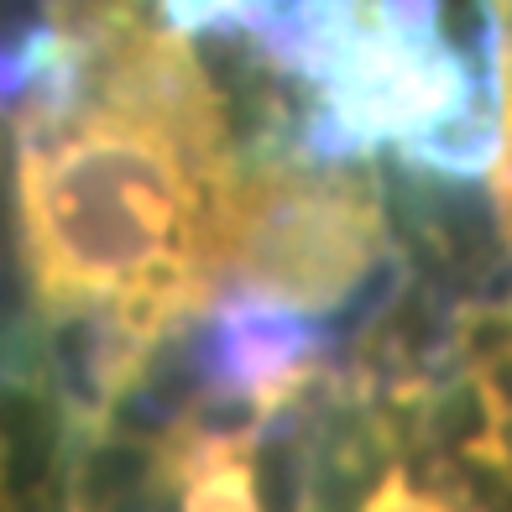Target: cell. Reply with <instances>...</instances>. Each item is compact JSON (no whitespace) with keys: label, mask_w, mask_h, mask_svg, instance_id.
Wrapping results in <instances>:
<instances>
[{"label":"cell","mask_w":512,"mask_h":512,"mask_svg":"<svg viewBox=\"0 0 512 512\" xmlns=\"http://www.w3.org/2000/svg\"><path fill=\"white\" fill-rule=\"evenodd\" d=\"M497 21V74H502V157H497V204L512 230V0H492Z\"/></svg>","instance_id":"7a4b0ae2"},{"label":"cell","mask_w":512,"mask_h":512,"mask_svg":"<svg viewBox=\"0 0 512 512\" xmlns=\"http://www.w3.org/2000/svg\"><path fill=\"white\" fill-rule=\"evenodd\" d=\"M256 152L157 0H42L6 105L11 241L63 445L110 429L225 288Z\"/></svg>","instance_id":"6da1fadb"}]
</instances>
